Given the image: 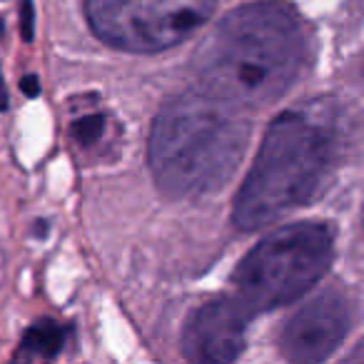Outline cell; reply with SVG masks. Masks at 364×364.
Here are the masks:
<instances>
[{
    "mask_svg": "<svg viewBox=\"0 0 364 364\" xmlns=\"http://www.w3.org/2000/svg\"><path fill=\"white\" fill-rule=\"evenodd\" d=\"M349 324H352V304L347 294L329 289L284 322L277 339L279 352L289 362H322L342 344Z\"/></svg>",
    "mask_w": 364,
    "mask_h": 364,
    "instance_id": "obj_6",
    "label": "cell"
},
{
    "mask_svg": "<svg viewBox=\"0 0 364 364\" xmlns=\"http://www.w3.org/2000/svg\"><path fill=\"white\" fill-rule=\"evenodd\" d=\"M250 142L240 107L203 90L172 97L150 130V170L162 195L200 200L218 193L237 172Z\"/></svg>",
    "mask_w": 364,
    "mask_h": 364,
    "instance_id": "obj_2",
    "label": "cell"
},
{
    "mask_svg": "<svg viewBox=\"0 0 364 364\" xmlns=\"http://www.w3.org/2000/svg\"><path fill=\"white\" fill-rule=\"evenodd\" d=\"M218 0H85V16L102 43L127 53H160L208 23Z\"/></svg>",
    "mask_w": 364,
    "mask_h": 364,
    "instance_id": "obj_5",
    "label": "cell"
},
{
    "mask_svg": "<svg viewBox=\"0 0 364 364\" xmlns=\"http://www.w3.org/2000/svg\"><path fill=\"white\" fill-rule=\"evenodd\" d=\"M332 232L322 223H294L264 235L232 274L237 299L252 314L292 304L324 277Z\"/></svg>",
    "mask_w": 364,
    "mask_h": 364,
    "instance_id": "obj_4",
    "label": "cell"
},
{
    "mask_svg": "<svg viewBox=\"0 0 364 364\" xmlns=\"http://www.w3.org/2000/svg\"><path fill=\"white\" fill-rule=\"evenodd\" d=\"M65 344V332L60 324H55L53 319H41L36 322L21 339V347L16 352V359H55L63 352Z\"/></svg>",
    "mask_w": 364,
    "mask_h": 364,
    "instance_id": "obj_8",
    "label": "cell"
},
{
    "mask_svg": "<svg viewBox=\"0 0 364 364\" xmlns=\"http://www.w3.org/2000/svg\"><path fill=\"white\" fill-rule=\"evenodd\" d=\"M309 28L284 0L240 6L205 36L193 55L200 90L235 107L274 102L304 75Z\"/></svg>",
    "mask_w": 364,
    "mask_h": 364,
    "instance_id": "obj_1",
    "label": "cell"
},
{
    "mask_svg": "<svg viewBox=\"0 0 364 364\" xmlns=\"http://www.w3.org/2000/svg\"><path fill=\"white\" fill-rule=\"evenodd\" d=\"M337 152L339 130L324 107L274 117L235 198V225L252 232L312 203L337 165Z\"/></svg>",
    "mask_w": 364,
    "mask_h": 364,
    "instance_id": "obj_3",
    "label": "cell"
},
{
    "mask_svg": "<svg viewBox=\"0 0 364 364\" xmlns=\"http://www.w3.org/2000/svg\"><path fill=\"white\" fill-rule=\"evenodd\" d=\"M105 130H107V117L102 112H92V115H82L73 122L70 135L80 147H95L102 140Z\"/></svg>",
    "mask_w": 364,
    "mask_h": 364,
    "instance_id": "obj_9",
    "label": "cell"
},
{
    "mask_svg": "<svg viewBox=\"0 0 364 364\" xmlns=\"http://www.w3.org/2000/svg\"><path fill=\"white\" fill-rule=\"evenodd\" d=\"M8 107V92H6V85H3V77H0V110H6Z\"/></svg>",
    "mask_w": 364,
    "mask_h": 364,
    "instance_id": "obj_12",
    "label": "cell"
},
{
    "mask_svg": "<svg viewBox=\"0 0 364 364\" xmlns=\"http://www.w3.org/2000/svg\"><path fill=\"white\" fill-rule=\"evenodd\" d=\"M21 87H23V92H28V95H31V97H36L38 92H41V87H38V77H36V75L23 77Z\"/></svg>",
    "mask_w": 364,
    "mask_h": 364,
    "instance_id": "obj_11",
    "label": "cell"
},
{
    "mask_svg": "<svg viewBox=\"0 0 364 364\" xmlns=\"http://www.w3.org/2000/svg\"><path fill=\"white\" fill-rule=\"evenodd\" d=\"M33 23H36V11H33L31 0L21 3V33L26 41H33Z\"/></svg>",
    "mask_w": 364,
    "mask_h": 364,
    "instance_id": "obj_10",
    "label": "cell"
},
{
    "mask_svg": "<svg viewBox=\"0 0 364 364\" xmlns=\"http://www.w3.org/2000/svg\"><path fill=\"white\" fill-rule=\"evenodd\" d=\"M250 312L237 297L213 299L198 307L182 329V352L193 362L225 364L242 354L247 344Z\"/></svg>",
    "mask_w": 364,
    "mask_h": 364,
    "instance_id": "obj_7",
    "label": "cell"
}]
</instances>
